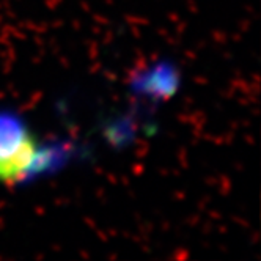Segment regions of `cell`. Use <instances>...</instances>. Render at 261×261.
I'll return each instance as SVG.
<instances>
[{
	"instance_id": "1",
	"label": "cell",
	"mask_w": 261,
	"mask_h": 261,
	"mask_svg": "<svg viewBox=\"0 0 261 261\" xmlns=\"http://www.w3.org/2000/svg\"><path fill=\"white\" fill-rule=\"evenodd\" d=\"M38 156V145L22 126L0 123V182L22 179Z\"/></svg>"
}]
</instances>
